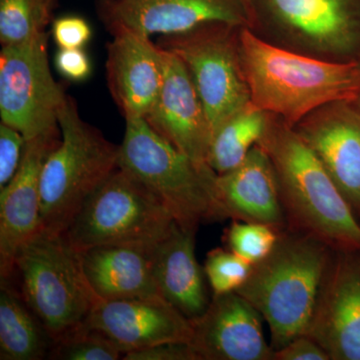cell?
Here are the masks:
<instances>
[{"mask_svg":"<svg viewBox=\"0 0 360 360\" xmlns=\"http://www.w3.org/2000/svg\"><path fill=\"white\" fill-rule=\"evenodd\" d=\"M355 103H356L357 105H359V108H360V89H359V96H357V99H356V101H355Z\"/></svg>","mask_w":360,"mask_h":360,"instance_id":"cell-33","label":"cell"},{"mask_svg":"<svg viewBox=\"0 0 360 360\" xmlns=\"http://www.w3.org/2000/svg\"><path fill=\"white\" fill-rule=\"evenodd\" d=\"M118 168L155 194L181 229L227 219L217 174L200 167L153 130L144 118L125 120Z\"/></svg>","mask_w":360,"mask_h":360,"instance_id":"cell-4","label":"cell"},{"mask_svg":"<svg viewBox=\"0 0 360 360\" xmlns=\"http://www.w3.org/2000/svg\"><path fill=\"white\" fill-rule=\"evenodd\" d=\"M240 28L207 23L179 34L163 35L156 44L175 54L186 66L212 134L227 118L251 103L239 54Z\"/></svg>","mask_w":360,"mask_h":360,"instance_id":"cell-9","label":"cell"},{"mask_svg":"<svg viewBox=\"0 0 360 360\" xmlns=\"http://www.w3.org/2000/svg\"><path fill=\"white\" fill-rule=\"evenodd\" d=\"M333 250L319 239L285 229L236 292L269 324L274 350L304 335Z\"/></svg>","mask_w":360,"mask_h":360,"instance_id":"cell-3","label":"cell"},{"mask_svg":"<svg viewBox=\"0 0 360 360\" xmlns=\"http://www.w3.org/2000/svg\"><path fill=\"white\" fill-rule=\"evenodd\" d=\"M111 33L106 61L111 96L125 120L146 118L162 86V51L150 37L131 30Z\"/></svg>","mask_w":360,"mask_h":360,"instance_id":"cell-18","label":"cell"},{"mask_svg":"<svg viewBox=\"0 0 360 360\" xmlns=\"http://www.w3.org/2000/svg\"><path fill=\"white\" fill-rule=\"evenodd\" d=\"M274 115L252 103L227 118L213 132L207 163L217 174L239 167L264 139Z\"/></svg>","mask_w":360,"mask_h":360,"instance_id":"cell-23","label":"cell"},{"mask_svg":"<svg viewBox=\"0 0 360 360\" xmlns=\"http://www.w3.org/2000/svg\"><path fill=\"white\" fill-rule=\"evenodd\" d=\"M165 77L160 96L144 120L160 136L200 167H210L212 132L200 97L182 61L161 49Z\"/></svg>","mask_w":360,"mask_h":360,"instance_id":"cell-16","label":"cell"},{"mask_svg":"<svg viewBox=\"0 0 360 360\" xmlns=\"http://www.w3.org/2000/svg\"><path fill=\"white\" fill-rule=\"evenodd\" d=\"M123 352L108 336L80 324L53 342L49 359L118 360Z\"/></svg>","mask_w":360,"mask_h":360,"instance_id":"cell-25","label":"cell"},{"mask_svg":"<svg viewBox=\"0 0 360 360\" xmlns=\"http://www.w3.org/2000/svg\"><path fill=\"white\" fill-rule=\"evenodd\" d=\"M195 234L176 224L153 250L158 292L191 321L202 315L210 303L205 269L195 257Z\"/></svg>","mask_w":360,"mask_h":360,"instance_id":"cell-20","label":"cell"},{"mask_svg":"<svg viewBox=\"0 0 360 360\" xmlns=\"http://www.w3.org/2000/svg\"><path fill=\"white\" fill-rule=\"evenodd\" d=\"M258 144L274 163L288 229L333 251L360 252L359 217L293 127L274 115Z\"/></svg>","mask_w":360,"mask_h":360,"instance_id":"cell-2","label":"cell"},{"mask_svg":"<svg viewBox=\"0 0 360 360\" xmlns=\"http://www.w3.org/2000/svg\"><path fill=\"white\" fill-rule=\"evenodd\" d=\"M252 266L231 250L215 248L208 252L203 269L213 295H220L238 290L248 281Z\"/></svg>","mask_w":360,"mask_h":360,"instance_id":"cell-27","label":"cell"},{"mask_svg":"<svg viewBox=\"0 0 360 360\" xmlns=\"http://www.w3.org/2000/svg\"><path fill=\"white\" fill-rule=\"evenodd\" d=\"M60 141L40 182L41 229L65 232L90 195L118 168L120 146L82 120L68 96L58 118Z\"/></svg>","mask_w":360,"mask_h":360,"instance_id":"cell-6","label":"cell"},{"mask_svg":"<svg viewBox=\"0 0 360 360\" xmlns=\"http://www.w3.org/2000/svg\"><path fill=\"white\" fill-rule=\"evenodd\" d=\"M304 335L330 360H360V252L333 251Z\"/></svg>","mask_w":360,"mask_h":360,"instance_id":"cell-12","label":"cell"},{"mask_svg":"<svg viewBox=\"0 0 360 360\" xmlns=\"http://www.w3.org/2000/svg\"><path fill=\"white\" fill-rule=\"evenodd\" d=\"M110 32L129 30L150 37L189 32L207 23L250 27L248 0H98Z\"/></svg>","mask_w":360,"mask_h":360,"instance_id":"cell-11","label":"cell"},{"mask_svg":"<svg viewBox=\"0 0 360 360\" xmlns=\"http://www.w3.org/2000/svg\"><path fill=\"white\" fill-rule=\"evenodd\" d=\"M26 139L6 123H0V191L15 176L22 161Z\"/></svg>","mask_w":360,"mask_h":360,"instance_id":"cell-28","label":"cell"},{"mask_svg":"<svg viewBox=\"0 0 360 360\" xmlns=\"http://www.w3.org/2000/svg\"><path fill=\"white\" fill-rule=\"evenodd\" d=\"M124 360H196L188 342H165L125 352Z\"/></svg>","mask_w":360,"mask_h":360,"instance_id":"cell-31","label":"cell"},{"mask_svg":"<svg viewBox=\"0 0 360 360\" xmlns=\"http://www.w3.org/2000/svg\"><path fill=\"white\" fill-rule=\"evenodd\" d=\"M188 345L196 360H272L262 316L236 292L213 295L207 309L191 321Z\"/></svg>","mask_w":360,"mask_h":360,"instance_id":"cell-14","label":"cell"},{"mask_svg":"<svg viewBox=\"0 0 360 360\" xmlns=\"http://www.w3.org/2000/svg\"><path fill=\"white\" fill-rule=\"evenodd\" d=\"M54 65L61 77L70 82H84L91 75L89 56L82 49H58Z\"/></svg>","mask_w":360,"mask_h":360,"instance_id":"cell-30","label":"cell"},{"mask_svg":"<svg viewBox=\"0 0 360 360\" xmlns=\"http://www.w3.org/2000/svg\"><path fill=\"white\" fill-rule=\"evenodd\" d=\"M53 340L11 281L0 285V359H49Z\"/></svg>","mask_w":360,"mask_h":360,"instance_id":"cell-22","label":"cell"},{"mask_svg":"<svg viewBox=\"0 0 360 360\" xmlns=\"http://www.w3.org/2000/svg\"><path fill=\"white\" fill-rule=\"evenodd\" d=\"M60 141V130L26 141L15 176L0 191V279L11 281L16 252L41 229L40 182L45 161Z\"/></svg>","mask_w":360,"mask_h":360,"instance_id":"cell-17","label":"cell"},{"mask_svg":"<svg viewBox=\"0 0 360 360\" xmlns=\"http://www.w3.org/2000/svg\"><path fill=\"white\" fill-rule=\"evenodd\" d=\"M239 54L251 103L293 127L335 101H356L360 63L312 58L265 41L250 28L238 33Z\"/></svg>","mask_w":360,"mask_h":360,"instance_id":"cell-1","label":"cell"},{"mask_svg":"<svg viewBox=\"0 0 360 360\" xmlns=\"http://www.w3.org/2000/svg\"><path fill=\"white\" fill-rule=\"evenodd\" d=\"M46 32L0 51V117L26 141L59 130L68 96L52 77Z\"/></svg>","mask_w":360,"mask_h":360,"instance_id":"cell-10","label":"cell"},{"mask_svg":"<svg viewBox=\"0 0 360 360\" xmlns=\"http://www.w3.org/2000/svg\"><path fill=\"white\" fill-rule=\"evenodd\" d=\"M13 278L53 342L84 323L101 302L65 232L40 229L25 241L14 258Z\"/></svg>","mask_w":360,"mask_h":360,"instance_id":"cell-5","label":"cell"},{"mask_svg":"<svg viewBox=\"0 0 360 360\" xmlns=\"http://www.w3.org/2000/svg\"><path fill=\"white\" fill-rule=\"evenodd\" d=\"M51 32L58 49H84L92 35L89 23L77 15L61 16L54 20Z\"/></svg>","mask_w":360,"mask_h":360,"instance_id":"cell-29","label":"cell"},{"mask_svg":"<svg viewBox=\"0 0 360 360\" xmlns=\"http://www.w3.org/2000/svg\"><path fill=\"white\" fill-rule=\"evenodd\" d=\"M58 0H0L2 46L22 44L45 32Z\"/></svg>","mask_w":360,"mask_h":360,"instance_id":"cell-24","label":"cell"},{"mask_svg":"<svg viewBox=\"0 0 360 360\" xmlns=\"http://www.w3.org/2000/svg\"><path fill=\"white\" fill-rule=\"evenodd\" d=\"M293 129L360 217V108L354 101H335L317 108Z\"/></svg>","mask_w":360,"mask_h":360,"instance_id":"cell-13","label":"cell"},{"mask_svg":"<svg viewBox=\"0 0 360 360\" xmlns=\"http://www.w3.org/2000/svg\"><path fill=\"white\" fill-rule=\"evenodd\" d=\"M272 360H330L326 350L309 336L302 335L274 350Z\"/></svg>","mask_w":360,"mask_h":360,"instance_id":"cell-32","label":"cell"},{"mask_svg":"<svg viewBox=\"0 0 360 360\" xmlns=\"http://www.w3.org/2000/svg\"><path fill=\"white\" fill-rule=\"evenodd\" d=\"M265 41L312 58L360 63V0H248Z\"/></svg>","mask_w":360,"mask_h":360,"instance_id":"cell-7","label":"cell"},{"mask_svg":"<svg viewBox=\"0 0 360 360\" xmlns=\"http://www.w3.org/2000/svg\"><path fill=\"white\" fill-rule=\"evenodd\" d=\"M155 245H105L80 252L87 281L101 300L160 295L153 274Z\"/></svg>","mask_w":360,"mask_h":360,"instance_id":"cell-21","label":"cell"},{"mask_svg":"<svg viewBox=\"0 0 360 360\" xmlns=\"http://www.w3.org/2000/svg\"><path fill=\"white\" fill-rule=\"evenodd\" d=\"M175 224L155 194L117 168L85 201L65 233L84 252L105 245H155Z\"/></svg>","mask_w":360,"mask_h":360,"instance_id":"cell-8","label":"cell"},{"mask_svg":"<svg viewBox=\"0 0 360 360\" xmlns=\"http://www.w3.org/2000/svg\"><path fill=\"white\" fill-rule=\"evenodd\" d=\"M281 231L269 224L232 220L225 231L224 243L226 250L255 265L271 252Z\"/></svg>","mask_w":360,"mask_h":360,"instance_id":"cell-26","label":"cell"},{"mask_svg":"<svg viewBox=\"0 0 360 360\" xmlns=\"http://www.w3.org/2000/svg\"><path fill=\"white\" fill-rule=\"evenodd\" d=\"M125 352L165 342H188L191 321L161 295L101 300L84 323Z\"/></svg>","mask_w":360,"mask_h":360,"instance_id":"cell-15","label":"cell"},{"mask_svg":"<svg viewBox=\"0 0 360 360\" xmlns=\"http://www.w3.org/2000/svg\"><path fill=\"white\" fill-rule=\"evenodd\" d=\"M217 187L227 219L288 229L276 169L260 144L239 167L217 174Z\"/></svg>","mask_w":360,"mask_h":360,"instance_id":"cell-19","label":"cell"}]
</instances>
